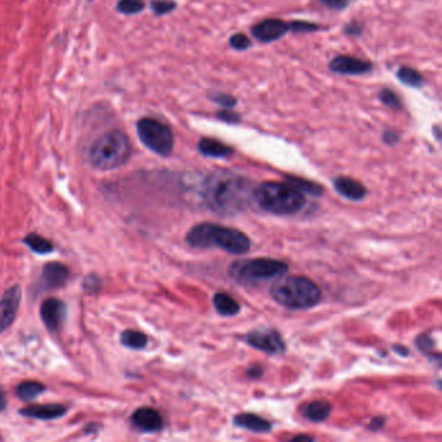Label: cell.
Listing matches in <instances>:
<instances>
[{"label":"cell","mask_w":442,"mask_h":442,"mask_svg":"<svg viewBox=\"0 0 442 442\" xmlns=\"http://www.w3.org/2000/svg\"><path fill=\"white\" fill-rule=\"evenodd\" d=\"M252 182L237 172L218 170L202 183V199L210 210L222 216H235L251 207L254 200Z\"/></svg>","instance_id":"6da1fadb"},{"label":"cell","mask_w":442,"mask_h":442,"mask_svg":"<svg viewBox=\"0 0 442 442\" xmlns=\"http://www.w3.org/2000/svg\"><path fill=\"white\" fill-rule=\"evenodd\" d=\"M186 242L193 248H219L231 254H245L251 249V240L244 233L210 222L193 226Z\"/></svg>","instance_id":"7a4b0ae2"},{"label":"cell","mask_w":442,"mask_h":442,"mask_svg":"<svg viewBox=\"0 0 442 442\" xmlns=\"http://www.w3.org/2000/svg\"><path fill=\"white\" fill-rule=\"evenodd\" d=\"M254 201L257 205L277 216H289L305 207V195L289 183L265 182L254 187Z\"/></svg>","instance_id":"3957f363"},{"label":"cell","mask_w":442,"mask_h":442,"mask_svg":"<svg viewBox=\"0 0 442 442\" xmlns=\"http://www.w3.org/2000/svg\"><path fill=\"white\" fill-rule=\"evenodd\" d=\"M131 156V145L125 133L121 130H109L99 136L89 151V161L98 170H115L128 161Z\"/></svg>","instance_id":"277c9868"},{"label":"cell","mask_w":442,"mask_h":442,"mask_svg":"<svg viewBox=\"0 0 442 442\" xmlns=\"http://www.w3.org/2000/svg\"><path fill=\"white\" fill-rule=\"evenodd\" d=\"M272 298L288 309L316 307L322 298V290L313 280L305 277H280L270 289Z\"/></svg>","instance_id":"5b68a950"},{"label":"cell","mask_w":442,"mask_h":442,"mask_svg":"<svg viewBox=\"0 0 442 442\" xmlns=\"http://www.w3.org/2000/svg\"><path fill=\"white\" fill-rule=\"evenodd\" d=\"M288 271L286 262L274 258L239 260L230 265L228 275L243 286H257L269 280L279 279Z\"/></svg>","instance_id":"8992f818"},{"label":"cell","mask_w":442,"mask_h":442,"mask_svg":"<svg viewBox=\"0 0 442 442\" xmlns=\"http://www.w3.org/2000/svg\"><path fill=\"white\" fill-rule=\"evenodd\" d=\"M136 131L140 142L154 154L163 157L172 154L174 135L166 124L156 118H140L136 124Z\"/></svg>","instance_id":"52a82bcc"},{"label":"cell","mask_w":442,"mask_h":442,"mask_svg":"<svg viewBox=\"0 0 442 442\" xmlns=\"http://www.w3.org/2000/svg\"><path fill=\"white\" fill-rule=\"evenodd\" d=\"M245 341L253 348L267 353L280 354L286 352V343L279 332L274 328H256L245 336Z\"/></svg>","instance_id":"ba28073f"},{"label":"cell","mask_w":442,"mask_h":442,"mask_svg":"<svg viewBox=\"0 0 442 442\" xmlns=\"http://www.w3.org/2000/svg\"><path fill=\"white\" fill-rule=\"evenodd\" d=\"M21 302V289L13 286L7 289L0 300V334L6 332L13 325Z\"/></svg>","instance_id":"9c48e42d"},{"label":"cell","mask_w":442,"mask_h":442,"mask_svg":"<svg viewBox=\"0 0 442 442\" xmlns=\"http://www.w3.org/2000/svg\"><path fill=\"white\" fill-rule=\"evenodd\" d=\"M289 31V22L279 18H266L252 27V34L256 39L263 43L278 40Z\"/></svg>","instance_id":"30bf717a"},{"label":"cell","mask_w":442,"mask_h":442,"mask_svg":"<svg viewBox=\"0 0 442 442\" xmlns=\"http://www.w3.org/2000/svg\"><path fill=\"white\" fill-rule=\"evenodd\" d=\"M330 69L343 75H363L372 71V64L354 56L337 54L331 60Z\"/></svg>","instance_id":"8fae6325"},{"label":"cell","mask_w":442,"mask_h":442,"mask_svg":"<svg viewBox=\"0 0 442 442\" xmlns=\"http://www.w3.org/2000/svg\"><path fill=\"white\" fill-rule=\"evenodd\" d=\"M66 316V307L59 298H47L40 305V318L50 331H59Z\"/></svg>","instance_id":"7c38bea8"},{"label":"cell","mask_w":442,"mask_h":442,"mask_svg":"<svg viewBox=\"0 0 442 442\" xmlns=\"http://www.w3.org/2000/svg\"><path fill=\"white\" fill-rule=\"evenodd\" d=\"M69 277H71V271L65 265L59 262H50V263H45L42 270L39 284H40V288L45 290L61 288L69 280Z\"/></svg>","instance_id":"4fadbf2b"},{"label":"cell","mask_w":442,"mask_h":442,"mask_svg":"<svg viewBox=\"0 0 442 442\" xmlns=\"http://www.w3.org/2000/svg\"><path fill=\"white\" fill-rule=\"evenodd\" d=\"M131 422L142 432L154 434L163 428L161 414L152 407H140L131 415Z\"/></svg>","instance_id":"5bb4252c"},{"label":"cell","mask_w":442,"mask_h":442,"mask_svg":"<svg viewBox=\"0 0 442 442\" xmlns=\"http://www.w3.org/2000/svg\"><path fill=\"white\" fill-rule=\"evenodd\" d=\"M20 414L27 418L39 420H54L66 414V407L60 404H45V405H31L20 410Z\"/></svg>","instance_id":"9a60e30c"},{"label":"cell","mask_w":442,"mask_h":442,"mask_svg":"<svg viewBox=\"0 0 442 442\" xmlns=\"http://www.w3.org/2000/svg\"><path fill=\"white\" fill-rule=\"evenodd\" d=\"M334 190L337 191L345 199L352 201H361L366 198L367 190L366 187L348 177H339L334 181Z\"/></svg>","instance_id":"2e32d148"},{"label":"cell","mask_w":442,"mask_h":442,"mask_svg":"<svg viewBox=\"0 0 442 442\" xmlns=\"http://www.w3.org/2000/svg\"><path fill=\"white\" fill-rule=\"evenodd\" d=\"M234 425L240 427V428H245L248 431L256 432V434H267L272 428L269 420L263 419L261 416L256 415V414H249V413H244V414L235 416Z\"/></svg>","instance_id":"e0dca14e"},{"label":"cell","mask_w":442,"mask_h":442,"mask_svg":"<svg viewBox=\"0 0 442 442\" xmlns=\"http://www.w3.org/2000/svg\"><path fill=\"white\" fill-rule=\"evenodd\" d=\"M198 148H199L200 154L213 157V159H226L234 154V149L230 145L212 138L200 139Z\"/></svg>","instance_id":"ac0fdd59"},{"label":"cell","mask_w":442,"mask_h":442,"mask_svg":"<svg viewBox=\"0 0 442 442\" xmlns=\"http://www.w3.org/2000/svg\"><path fill=\"white\" fill-rule=\"evenodd\" d=\"M331 411H332L331 404L328 401H323V399L309 402L301 410L305 419L310 420V422H316V423L325 420L331 414Z\"/></svg>","instance_id":"d6986e66"},{"label":"cell","mask_w":442,"mask_h":442,"mask_svg":"<svg viewBox=\"0 0 442 442\" xmlns=\"http://www.w3.org/2000/svg\"><path fill=\"white\" fill-rule=\"evenodd\" d=\"M213 305L216 307L218 314L222 316H234L240 311L239 302L225 292H219L214 295Z\"/></svg>","instance_id":"ffe728a7"},{"label":"cell","mask_w":442,"mask_h":442,"mask_svg":"<svg viewBox=\"0 0 442 442\" xmlns=\"http://www.w3.org/2000/svg\"><path fill=\"white\" fill-rule=\"evenodd\" d=\"M45 385L38 381H24L18 384L16 395L20 399L29 402V401L36 399L38 396H40L45 392Z\"/></svg>","instance_id":"44dd1931"},{"label":"cell","mask_w":442,"mask_h":442,"mask_svg":"<svg viewBox=\"0 0 442 442\" xmlns=\"http://www.w3.org/2000/svg\"><path fill=\"white\" fill-rule=\"evenodd\" d=\"M22 242L36 254H48L54 251V244L38 234H29Z\"/></svg>","instance_id":"7402d4cb"},{"label":"cell","mask_w":442,"mask_h":442,"mask_svg":"<svg viewBox=\"0 0 442 442\" xmlns=\"http://www.w3.org/2000/svg\"><path fill=\"white\" fill-rule=\"evenodd\" d=\"M121 343H122V345H125L126 348H130V349L140 351V349H145V346H147L148 337L143 332H140V331L126 330L121 334Z\"/></svg>","instance_id":"603a6c76"},{"label":"cell","mask_w":442,"mask_h":442,"mask_svg":"<svg viewBox=\"0 0 442 442\" xmlns=\"http://www.w3.org/2000/svg\"><path fill=\"white\" fill-rule=\"evenodd\" d=\"M397 78L408 87H422L425 80L420 73L410 66H401L397 71Z\"/></svg>","instance_id":"cb8c5ba5"},{"label":"cell","mask_w":442,"mask_h":442,"mask_svg":"<svg viewBox=\"0 0 442 442\" xmlns=\"http://www.w3.org/2000/svg\"><path fill=\"white\" fill-rule=\"evenodd\" d=\"M288 181L289 184L296 187L302 193L307 192L310 195L318 196V195H322V192H323V189L319 184L314 183V182L305 181V179H301V178H296V177H288Z\"/></svg>","instance_id":"d4e9b609"},{"label":"cell","mask_w":442,"mask_h":442,"mask_svg":"<svg viewBox=\"0 0 442 442\" xmlns=\"http://www.w3.org/2000/svg\"><path fill=\"white\" fill-rule=\"evenodd\" d=\"M416 345L420 352L425 353L431 358H436V361H440V353L436 352L434 349V340L427 334H422L416 339Z\"/></svg>","instance_id":"484cf974"},{"label":"cell","mask_w":442,"mask_h":442,"mask_svg":"<svg viewBox=\"0 0 442 442\" xmlns=\"http://www.w3.org/2000/svg\"><path fill=\"white\" fill-rule=\"evenodd\" d=\"M143 0H119L117 9L124 15H136L145 9Z\"/></svg>","instance_id":"4316f807"},{"label":"cell","mask_w":442,"mask_h":442,"mask_svg":"<svg viewBox=\"0 0 442 442\" xmlns=\"http://www.w3.org/2000/svg\"><path fill=\"white\" fill-rule=\"evenodd\" d=\"M379 99L384 105L389 108L399 110L402 109V101L398 98L397 94L390 89H383L379 92Z\"/></svg>","instance_id":"83f0119b"},{"label":"cell","mask_w":442,"mask_h":442,"mask_svg":"<svg viewBox=\"0 0 442 442\" xmlns=\"http://www.w3.org/2000/svg\"><path fill=\"white\" fill-rule=\"evenodd\" d=\"M209 99L212 100L213 103H216L218 105H221L222 108L233 109L235 105L237 104V99L234 98L233 95L230 94H225V92H210L209 94Z\"/></svg>","instance_id":"f1b7e54d"},{"label":"cell","mask_w":442,"mask_h":442,"mask_svg":"<svg viewBox=\"0 0 442 442\" xmlns=\"http://www.w3.org/2000/svg\"><path fill=\"white\" fill-rule=\"evenodd\" d=\"M151 8L154 10V15L163 16L177 8V3L174 0H152Z\"/></svg>","instance_id":"f546056e"},{"label":"cell","mask_w":442,"mask_h":442,"mask_svg":"<svg viewBox=\"0 0 442 442\" xmlns=\"http://www.w3.org/2000/svg\"><path fill=\"white\" fill-rule=\"evenodd\" d=\"M228 45H230L231 48L237 50V51H245V50H248V48L252 45V42H251V39L245 36V34L236 33V34L231 36V38H230Z\"/></svg>","instance_id":"4dcf8cb0"},{"label":"cell","mask_w":442,"mask_h":442,"mask_svg":"<svg viewBox=\"0 0 442 442\" xmlns=\"http://www.w3.org/2000/svg\"><path fill=\"white\" fill-rule=\"evenodd\" d=\"M319 27L313 24V22H307V21H292L289 22V30L295 31V33H310V31H316Z\"/></svg>","instance_id":"1f68e13d"},{"label":"cell","mask_w":442,"mask_h":442,"mask_svg":"<svg viewBox=\"0 0 442 442\" xmlns=\"http://www.w3.org/2000/svg\"><path fill=\"white\" fill-rule=\"evenodd\" d=\"M217 118L221 121H223L226 124H239L240 122V116L237 113H235L233 109L223 108L222 110H218Z\"/></svg>","instance_id":"d6a6232c"},{"label":"cell","mask_w":442,"mask_h":442,"mask_svg":"<svg viewBox=\"0 0 442 442\" xmlns=\"http://www.w3.org/2000/svg\"><path fill=\"white\" fill-rule=\"evenodd\" d=\"M100 287H101V283H100V279L96 275H89L83 280V289L87 293H96L99 290Z\"/></svg>","instance_id":"836d02e7"},{"label":"cell","mask_w":442,"mask_h":442,"mask_svg":"<svg viewBox=\"0 0 442 442\" xmlns=\"http://www.w3.org/2000/svg\"><path fill=\"white\" fill-rule=\"evenodd\" d=\"M318 1L322 3L327 8L334 9V10L345 9L351 3V0H318Z\"/></svg>","instance_id":"e575fe53"},{"label":"cell","mask_w":442,"mask_h":442,"mask_svg":"<svg viewBox=\"0 0 442 442\" xmlns=\"http://www.w3.org/2000/svg\"><path fill=\"white\" fill-rule=\"evenodd\" d=\"M399 139H401V135H399V133L396 131V130H387V131L383 134V140H384L385 145H397L398 142H399Z\"/></svg>","instance_id":"d590c367"},{"label":"cell","mask_w":442,"mask_h":442,"mask_svg":"<svg viewBox=\"0 0 442 442\" xmlns=\"http://www.w3.org/2000/svg\"><path fill=\"white\" fill-rule=\"evenodd\" d=\"M362 31H363V27H362L361 24L355 22V21L348 24L346 27H344V33L349 36H360L362 34Z\"/></svg>","instance_id":"8d00e7d4"},{"label":"cell","mask_w":442,"mask_h":442,"mask_svg":"<svg viewBox=\"0 0 442 442\" xmlns=\"http://www.w3.org/2000/svg\"><path fill=\"white\" fill-rule=\"evenodd\" d=\"M246 374H248L249 378L257 379V378H261L262 374H263V369H262L261 366H258V364H253V366H251V367L248 369Z\"/></svg>","instance_id":"74e56055"},{"label":"cell","mask_w":442,"mask_h":442,"mask_svg":"<svg viewBox=\"0 0 442 442\" xmlns=\"http://www.w3.org/2000/svg\"><path fill=\"white\" fill-rule=\"evenodd\" d=\"M385 425V419L383 416H376L370 422V428L372 431H378L383 425Z\"/></svg>","instance_id":"f35d334b"},{"label":"cell","mask_w":442,"mask_h":442,"mask_svg":"<svg viewBox=\"0 0 442 442\" xmlns=\"http://www.w3.org/2000/svg\"><path fill=\"white\" fill-rule=\"evenodd\" d=\"M6 406H7V398L4 395V390L0 388V413L6 408Z\"/></svg>","instance_id":"ab89813d"},{"label":"cell","mask_w":442,"mask_h":442,"mask_svg":"<svg viewBox=\"0 0 442 442\" xmlns=\"http://www.w3.org/2000/svg\"><path fill=\"white\" fill-rule=\"evenodd\" d=\"M292 440H293V441H301V440L311 441V440H314V439H313V437H310V436H307V434H301V436H296V437H293Z\"/></svg>","instance_id":"60d3db41"},{"label":"cell","mask_w":442,"mask_h":442,"mask_svg":"<svg viewBox=\"0 0 442 442\" xmlns=\"http://www.w3.org/2000/svg\"><path fill=\"white\" fill-rule=\"evenodd\" d=\"M405 349V346H398V345H395V351L396 352L399 353V354H402V355H408V351H404Z\"/></svg>","instance_id":"b9f144b4"}]
</instances>
